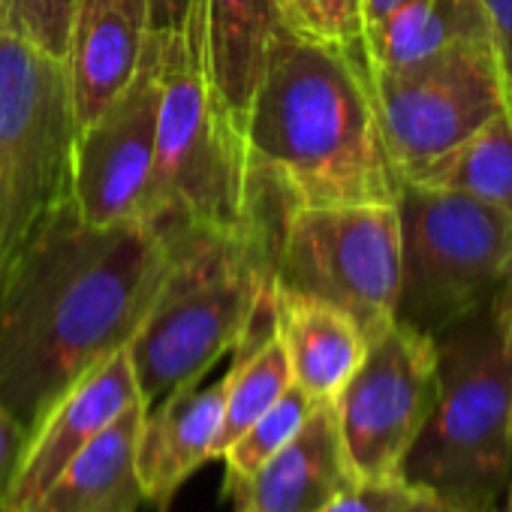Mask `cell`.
<instances>
[{
    "instance_id": "obj_1",
    "label": "cell",
    "mask_w": 512,
    "mask_h": 512,
    "mask_svg": "<svg viewBox=\"0 0 512 512\" xmlns=\"http://www.w3.org/2000/svg\"><path fill=\"white\" fill-rule=\"evenodd\" d=\"M172 269L151 223L88 226L70 208L0 290V407L25 437L91 368L124 350Z\"/></svg>"
},
{
    "instance_id": "obj_2",
    "label": "cell",
    "mask_w": 512,
    "mask_h": 512,
    "mask_svg": "<svg viewBox=\"0 0 512 512\" xmlns=\"http://www.w3.org/2000/svg\"><path fill=\"white\" fill-rule=\"evenodd\" d=\"M241 133L253 217L275 232L293 208L395 205L401 196L365 49L281 34Z\"/></svg>"
},
{
    "instance_id": "obj_3",
    "label": "cell",
    "mask_w": 512,
    "mask_h": 512,
    "mask_svg": "<svg viewBox=\"0 0 512 512\" xmlns=\"http://www.w3.org/2000/svg\"><path fill=\"white\" fill-rule=\"evenodd\" d=\"M172 241V269L148 317L127 344L139 401L154 407L202 377L238 347L250 317L272 290L266 229L208 232L160 226Z\"/></svg>"
},
{
    "instance_id": "obj_4",
    "label": "cell",
    "mask_w": 512,
    "mask_h": 512,
    "mask_svg": "<svg viewBox=\"0 0 512 512\" xmlns=\"http://www.w3.org/2000/svg\"><path fill=\"white\" fill-rule=\"evenodd\" d=\"M437 344V398L401 479L461 512H497L512 482V341L494 299Z\"/></svg>"
},
{
    "instance_id": "obj_5",
    "label": "cell",
    "mask_w": 512,
    "mask_h": 512,
    "mask_svg": "<svg viewBox=\"0 0 512 512\" xmlns=\"http://www.w3.org/2000/svg\"><path fill=\"white\" fill-rule=\"evenodd\" d=\"M145 223L208 232L260 226L250 208L241 124L208 85L184 28L163 34L157 154Z\"/></svg>"
},
{
    "instance_id": "obj_6",
    "label": "cell",
    "mask_w": 512,
    "mask_h": 512,
    "mask_svg": "<svg viewBox=\"0 0 512 512\" xmlns=\"http://www.w3.org/2000/svg\"><path fill=\"white\" fill-rule=\"evenodd\" d=\"M76 130L64 64L0 25V290L73 208Z\"/></svg>"
},
{
    "instance_id": "obj_7",
    "label": "cell",
    "mask_w": 512,
    "mask_h": 512,
    "mask_svg": "<svg viewBox=\"0 0 512 512\" xmlns=\"http://www.w3.org/2000/svg\"><path fill=\"white\" fill-rule=\"evenodd\" d=\"M395 320L437 338L491 302L512 269V217L458 190L404 184Z\"/></svg>"
},
{
    "instance_id": "obj_8",
    "label": "cell",
    "mask_w": 512,
    "mask_h": 512,
    "mask_svg": "<svg viewBox=\"0 0 512 512\" xmlns=\"http://www.w3.org/2000/svg\"><path fill=\"white\" fill-rule=\"evenodd\" d=\"M278 290L344 311L368 341L395 323L401 220L395 205L293 208L272 247Z\"/></svg>"
},
{
    "instance_id": "obj_9",
    "label": "cell",
    "mask_w": 512,
    "mask_h": 512,
    "mask_svg": "<svg viewBox=\"0 0 512 512\" xmlns=\"http://www.w3.org/2000/svg\"><path fill=\"white\" fill-rule=\"evenodd\" d=\"M374 94L404 184L422 181L476 130L512 109L491 40H467L413 67L377 73Z\"/></svg>"
},
{
    "instance_id": "obj_10",
    "label": "cell",
    "mask_w": 512,
    "mask_h": 512,
    "mask_svg": "<svg viewBox=\"0 0 512 512\" xmlns=\"http://www.w3.org/2000/svg\"><path fill=\"white\" fill-rule=\"evenodd\" d=\"M437 398V344L395 320L332 401L341 443L356 479H401L407 452Z\"/></svg>"
},
{
    "instance_id": "obj_11",
    "label": "cell",
    "mask_w": 512,
    "mask_h": 512,
    "mask_svg": "<svg viewBox=\"0 0 512 512\" xmlns=\"http://www.w3.org/2000/svg\"><path fill=\"white\" fill-rule=\"evenodd\" d=\"M163 34L154 31L136 79L85 127L73 148V208L88 226L145 223L157 154Z\"/></svg>"
},
{
    "instance_id": "obj_12",
    "label": "cell",
    "mask_w": 512,
    "mask_h": 512,
    "mask_svg": "<svg viewBox=\"0 0 512 512\" xmlns=\"http://www.w3.org/2000/svg\"><path fill=\"white\" fill-rule=\"evenodd\" d=\"M139 401L127 347L76 380L25 437L10 485L7 512L31 503L106 425Z\"/></svg>"
},
{
    "instance_id": "obj_13",
    "label": "cell",
    "mask_w": 512,
    "mask_h": 512,
    "mask_svg": "<svg viewBox=\"0 0 512 512\" xmlns=\"http://www.w3.org/2000/svg\"><path fill=\"white\" fill-rule=\"evenodd\" d=\"M151 34V0H82L64 61L79 127L136 79Z\"/></svg>"
},
{
    "instance_id": "obj_14",
    "label": "cell",
    "mask_w": 512,
    "mask_h": 512,
    "mask_svg": "<svg viewBox=\"0 0 512 512\" xmlns=\"http://www.w3.org/2000/svg\"><path fill=\"white\" fill-rule=\"evenodd\" d=\"M193 55L220 94L229 112L244 121V112L260 85L272 46L281 34L275 0H190L184 22Z\"/></svg>"
},
{
    "instance_id": "obj_15",
    "label": "cell",
    "mask_w": 512,
    "mask_h": 512,
    "mask_svg": "<svg viewBox=\"0 0 512 512\" xmlns=\"http://www.w3.org/2000/svg\"><path fill=\"white\" fill-rule=\"evenodd\" d=\"M223 395L226 380L220 377L208 386H184L154 407H145L136 440V470L145 503L157 512H166L181 485L214 461Z\"/></svg>"
},
{
    "instance_id": "obj_16",
    "label": "cell",
    "mask_w": 512,
    "mask_h": 512,
    "mask_svg": "<svg viewBox=\"0 0 512 512\" xmlns=\"http://www.w3.org/2000/svg\"><path fill=\"white\" fill-rule=\"evenodd\" d=\"M353 482L335 407L317 404L302 431L244 482L232 503L235 512H320Z\"/></svg>"
},
{
    "instance_id": "obj_17",
    "label": "cell",
    "mask_w": 512,
    "mask_h": 512,
    "mask_svg": "<svg viewBox=\"0 0 512 512\" xmlns=\"http://www.w3.org/2000/svg\"><path fill=\"white\" fill-rule=\"evenodd\" d=\"M142 413V401L127 407L19 512H139L145 506L136 470Z\"/></svg>"
},
{
    "instance_id": "obj_18",
    "label": "cell",
    "mask_w": 512,
    "mask_h": 512,
    "mask_svg": "<svg viewBox=\"0 0 512 512\" xmlns=\"http://www.w3.org/2000/svg\"><path fill=\"white\" fill-rule=\"evenodd\" d=\"M275 329L293 383L317 404H332L359 368L368 338L338 308L275 287Z\"/></svg>"
},
{
    "instance_id": "obj_19",
    "label": "cell",
    "mask_w": 512,
    "mask_h": 512,
    "mask_svg": "<svg viewBox=\"0 0 512 512\" xmlns=\"http://www.w3.org/2000/svg\"><path fill=\"white\" fill-rule=\"evenodd\" d=\"M467 40H491L482 0H407L365 34L371 76L413 67Z\"/></svg>"
},
{
    "instance_id": "obj_20",
    "label": "cell",
    "mask_w": 512,
    "mask_h": 512,
    "mask_svg": "<svg viewBox=\"0 0 512 512\" xmlns=\"http://www.w3.org/2000/svg\"><path fill=\"white\" fill-rule=\"evenodd\" d=\"M232 353L235 362L223 374L226 395H223V419L214 443V461L293 386L290 362L278 338V329L266 341H241Z\"/></svg>"
},
{
    "instance_id": "obj_21",
    "label": "cell",
    "mask_w": 512,
    "mask_h": 512,
    "mask_svg": "<svg viewBox=\"0 0 512 512\" xmlns=\"http://www.w3.org/2000/svg\"><path fill=\"white\" fill-rule=\"evenodd\" d=\"M416 184L467 193L512 217V109L476 130Z\"/></svg>"
},
{
    "instance_id": "obj_22",
    "label": "cell",
    "mask_w": 512,
    "mask_h": 512,
    "mask_svg": "<svg viewBox=\"0 0 512 512\" xmlns=\"http://www.w3.org/2000/svg\"><path fill=\"white\" fill-rule=\"evenodd\" d=\"M317 401H311L296 383L256 419L238 440H232L217 461H223V494L232 500L244 482L260 470L278 449H284L308 422Z\"/></svg>"
},
{
    "instance_id": "obj_23",
    "label": "cell",
    "mask_w": 512,
    "mask_h": 512,
    "mask_svg": "<svg viewBox=\"0 0 512 512\" xmlns=\"http://www.w3.org/2000/svg\"><path fill=\"white\" fill-rule=\"evenodd\" d=\"M281 28L308 43L365 49V0H275Z\"/></svg>"
},
{
    "instance_id": "obj_24",
    "label": "cell",
    "mask_w": 512,
    "mask_h": 512,
    "mask_svg": "<svg viewBox=\"0 0 512 512\" xmlns=\"http://www.w3.org/2000/svg\"><path fill=\"white\" fill-rule=\"evenodd\" d=\"M79 4L82 0H7L4 28L16 31L40 55L64 64Z\"/></svg>"
},
{
    "instance_id": "obj_25",
    "label": "cell",
    "mask_w": 512,
    "mask_h": 512,
    "mask_svg": "<svg viewBox=\"0 0 512 512\" xmlns=\"http://www.w3.org/2000/svg\"><path fill=\"white\" fill-rule=\"evenodd\" d=\"M413 497L404 479H356L320 512H398Z\"/></svg>"
},
{
    "instance_id": "obj_26",
    "label": "cell",
    "mask_w": 512,
    "mask_h": 512,
    "mask_svg": "<svg viewBox=\"0 0 512 512\" xmlns=\"http://www.w3.org/2000/svg\"><path fill=\"white\" fill-rule=\"evenodd\" d=\"M482 7L488 16L491 46H494L503 82L512 97V0H482Z\"/></svg>"
},
{
    "instance_id": "obj_27",
    "label": "cell",
    "mask_w": 512,
    "mask_h": 512,
    "mask_svg": "<svg viewBox=\"0 0 512 512\" xmlns=\"http://www.w3.org/2000/svg\"><path fill=\"white\" fill-rule=\"evenodd\" d=\"M22 446H25V428L0 407V512H7V497L19 467Z\"/></svg>"
},
{
    "instance_id": "obj_28",
    "label": "cell",
    "mask_w": 512,
    "mask_h": 512,
    "mask_svg": "<svg viewBox=\"0 0 512 512\" xmlns=\"http://www.w3.org/2000/svg\"><path fill=\"white\" fill-rule=\"evenodd\" d=\"M190 13V0H151V31H181Z\"/></svg>"
},
{
    "instance_id": "obj_29",
    "label": "cell",
    "mask_w": 512,
    "mask_h": 512,
    "mask_svg": "<svg viewBox=\"0 0 512 512\" xmlns=\"http://www.w3.org/2000/svg\"><path fill=\"white\" fill-rule=\"evenodd\" d=\"M398 512H461V509H455V506H449L446 500L431 497V494H425V491H413V497H410Z\"/></svg>"
},
{
    "instance_id": "obj_30",
    "label": "cell",
    "mask_w": 512,
    "mask_h": 512,
    "mask_svg": "<svg viewBox=\"0 0 512 512\" xmlns=\"http://www.w3.org/2000/svg\"><path fill=\"white\" fill-rule=\"evenodd\" d=\"M401 4H407V0H365V34L389 19Z\"/></svg>"
},
{
    "instance_id": "obj_31",
    "label": "cell",
    "mask_w": 512,
    "mask_h": 512,
    "mask_svg": "<svg viewBox=\"0 0 512 512\" xmlns=\"http://www.w3.org/2000/svg\"><path fill=\"white\" fill-rule=\"evenodd\" d=\"M494 302H497V305H503V308H506V305H512V269L506 272V278H503L500 290L494 293Z\"/></svg>"
},
{
    "instance_id": "obj_32",
    "label": "cell",
    "mask_w": 512,
    "mask_h": 512,
    "mask_svg": "<svg viewBox=\"0 0 512 512\" xmlns=\"http://www.w3.org/2000/svg\"><path fill=\"white\" fill-rule=\"evenodd\" d=\"M494 308L500 311V317H503V323H506V332H509V341H512V305H506V308H503V305H497V302H494Z\"/></svg>"
},
{
    "instance_id": "obj_33",
    "label": "cell",
    "mask_w": 512,
    "mask_h": 512,
    "mask_svg": "<svg viewBox=\"0 0 512 512\" xmlns=\"http://www.w3.org/2000/svg\"><path fill=\"white\" fill-rule=\"evenodd\" d=\"M497 512H512V482H509V488H506V494H503V500H500Z\"/></svg>"
},
{
    "instance_id": "obj_34",
    "label": "cell",
    "mask_w": 512,
    "mask_h": 512,
    "mask_svg": "<svg viewBox=\"0 0 512 512\" xmlns=\"http://www.w3.org/2000/svg\"><path fill=\"white\" fill-rule=\"evenodd\" d=\"M4 19H7V0H0V25H4Z\"/></svg>"
}]
</instances>
